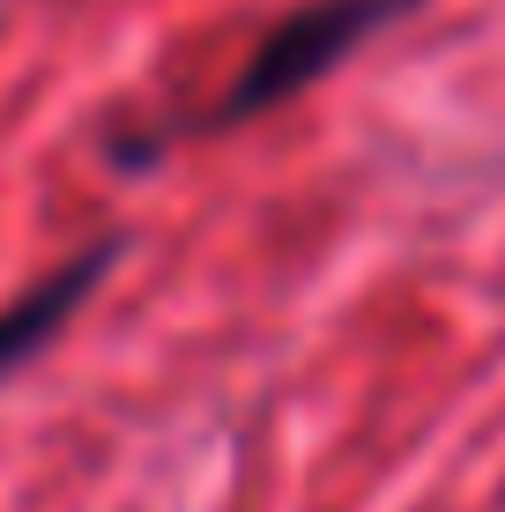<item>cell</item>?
Instances as JSON below:
<instances>
[{
	"label": "cell",
	"mask_w": 505,
	"mask_h": 512,
	"mask_svg": "<svg viewBox=\"0 0 505 512\" xmlns=\"http://www.w3.org/2000/svg\"><path fill=\"white\" fill-rule=\"evenodd\" d=\"M112 260H119V238H97L90 253H75L67 268H52L38 290H23L15 305H0V379L23 372L30 357H45L52 334L75 320V312L90 305V290L112 275Z\"/></svg>",
	"instance_id": "cell-2"
},
{
	"label": "cell",
	"mask_w": 505,
	"mask_h": 512,
	"mask_svg": "<svg viewBox=\"0 0 505 512\" xmlns=\"http://www.w3.org/2000/svg\"><path fill=\"white\" fill-rule=\"evenodd\" d=\"M416 0H320V8H298V15H283V23L268 30V38L253 45V60H246V75L231 82L208 112L194 119H179V127H156L142 141H112V164H127V171H142L156 149H164L171 134H223V127H246V119L260 112H275V104H290V97H305L320 75H335L350 52L372 38L379 23H394V15H409Z\"/></svg>",
	"instance_id": "cell-1"
}]
</instances>
